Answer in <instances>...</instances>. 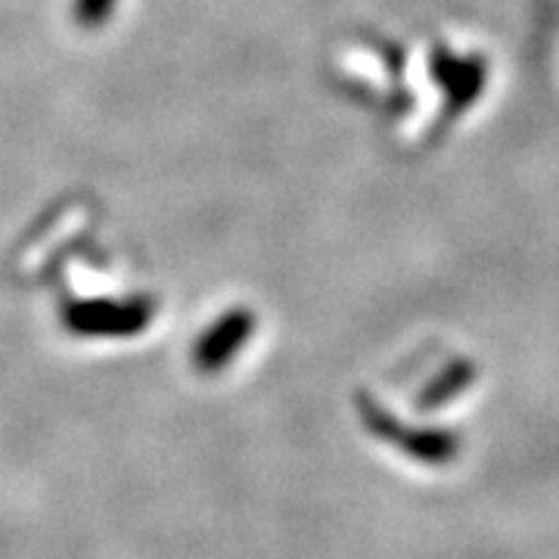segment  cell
Here are the masks:
<instances>
[{
    "label": "cell",
    "instance_id": "cell-1",
    "mask_svg": "<svg viewBox=\"0 0 559 559\" xmlns=\"http://www.w3.org/2000/svg\"><path fill=\"white\" fill-rule=\"evenodd\" d=\"M156 318L150 299H84L62 308V323L81 340H131Z\"/></svg>",
    "mask_w": 559,
    "mask_h": 559
},
{
    "label": "cell",
    "instance_id": "cell-3",
    "mask_svg": "<svg viewBox=\"0 0 559 559\" xmlns=\"http://www.w3.org/2000/svg\"><path fill=\"white\" fill-rule=\"evenodd\" d=\"M116 3H119V0H75L72 16H75V22H79L81 28H100L103 22H109Z\"/></svg>",
    "mask_w": 559,
    "mask_h": 559
},
{
    "label": "cell",
    "instance_id": "cell-2",
    "mask_svg": "<svg viewBox=\"0 0 559 559\" xmlns=\"http://www.w3.org/2000/svg\"><path fill=\"white\" fill-rule=\"evenodd\" d=\"M255 333V318L249 308H230L224 311L193 345V364L200 373H221L230 367V360L246 348V342Z\"/></svg>",
    "mask_w": 559,
    "mask_h": 559
}]
</instances>
